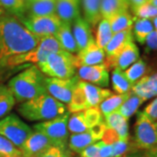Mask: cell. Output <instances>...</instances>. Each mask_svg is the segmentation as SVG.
<instances>
[{"label": "cell", "instance_id": "6da1fadb", "mask_svg": "<svg viewBox=\"0 0 157 157\" xmlns=\"http://www.w3.org/2000/svg\"><path fill=\"white\" fill-rule=\"evenodd\" d=\"M39 39L17 17L6 13L0 16V79L7 73V61L34 49Z\"/></svg>", "mask_w": 157, "mask_h": 157}, {"label": "cell", "instance_id": "7a4b0ae2", "mask_svg": "<svg viewBox=\"0 0 157 157\" xmlns=\"http://www.w3.org/2000/svg\"><path fill=\"white\" fill-rule=\"evenodd\" d=\"M8 87L16 101L25 102L37 96L47 94L45 76L38 66H31L17 73L8 82Z\"/></svg>", "mask_w": 157, "mask_h": 157}, {"label": "cell", "instance_id": "3957f363", "mask_svg": "<svg viewBox=\"0 0 157 157\" xmlns=\"http://www.w3.org/2000/svg\"><path fill=\"white\" fill-rule=\"evenodd\" d=\"M17 112L30 121H45L65 114L67 107L49 94H44L22 102Z\"/></svg>", "mask_w": 157, "mask_h": 157}, {"label": "cell", "instance_id": "277c9868", "mask_svg": "<svg viewBox=\"0 0 157 157\" xmlns=\"http://www.w3.org/2000/svg\"><path fill=\"white\" fill-rule=\"evenodd\" d=\"M38 67L50 78H70L75 76L78 67L76 55L61 51L50 54L45 61L38 64Z\"/></svg>", "mask_w": 157, "mask_h": 157}, {"label": "cell", "instance_id": "5b68a950", "mask_svg": "<svg viewBox=\"0 0 157 157\" xmlns=\"http://www.w3.org/2000/svg\"><path fill=\"white\" fill-rule=\"evenodd\" d=\"M70 113H66L59 117L35 124L33 129L45 135L52 142L53 146L67 148L69 138L67 123Z\"/></svg>", "mask_w": 157, "mask_h": 157}, {"label": "cell", "instance_id": "8992f818", "mask_svg": "<svg viewBox=\"0 0 157 157\" xmlns=\"http://www.w3.org/2000/svg\"><path fill=\"white\" fill-rule=\"evenodd\" d=\"M33 130L15 113L0 119V135L20 150Z\"/></svg>", "mask_w": 157, "mask_h": 157}, {"label": "cell", "instance_id": "52a82bcc", "mask_svg": "<svg viewBox=\"0 0 157 157\" xmlns=\"http://www.w3.org/2000/svg\"><path fill=\"white\" fill-rule=\"evenodd\" d=\"M23 25L29 31L39 38L54 36L61 25L62 21L57 14L45 16H30L20 18Z\"/></svg>", "mask_w": 157, "mask_h": 157}, {"label": "cell", "instance_id": "ba28073f", "mask_svg": "<svg viewBox=\"0 0 157 157\" xmlns=\"http://www.w3.org/2000/svg\"><path fill=\"white\" fill-rule=\"evenodd\" d=\"M135 142L138 148L143 150L157 145V130L155 122L147 117L143 112L137 113L135 125Z\"/></svg>", "mask_w": 157, "mask_h": 157}, {"label": "cell", "instance_id": "9c48e42d", "mask_svg": "<svg viewBox=\"0 0 157 157\" xmlns=\"http://www.w3.org/2000/svg\"><path fill=\"white\" fill-rule=\"evenodd\" d=\"M78 76L70 78H58L45 77V87L47 94L57 101L64 104H69L74 87L78 83Z\"/></svg>", "mask_w": 157, "mask_h": 157}, {"label": "cell", "instance_id": "30bf717a", "mask_svg": "<svg viewBox=\"0 0 157 157\" xmlns=\"http://www.w3.org/2000/svg\"><path fill=\"white\" fill-rule=\"evenodd\" d=\"M107 66L102 63L95 66L80 67L78 68V79L95 85L100 87H107L109 85V72Z\"/></svg>", "mask_w": 157, "mask_h": 157}, {"label": "cell", "instance_id": "8fae6325", "mask_svg": "<svg viewBox=\"0 0 157 157\" xmlns=\"http://www.w3.org/2000/svg\"><path fill=\"white\" fill-rule=\"evenodd\" d=\"M133 40H134V35H133L132 29L125 30V31L120 32L113 35L112 39H110L109 43L104 49L105 54L107 57L104 64L107 66L108 69L112 68L113 62L118 56V54L129 42Z\"/></svg>", "mask_w": 157, "mask_h": 157}, {"label": "cell", "instance_id": "7c38bea8", "mask_svg": "<svg viewBox=\"0 0 157 157\" xmlns=\"http://www.w3.org/2000/svg\"><path fill=\"white\" fill-rule=\"evenodd\" d=\"M52 146V142L45 135L33 131L24 143L20 151L23 157H39Z\"/></svg>", "mask_w": 157, "mask_h": 157}, {"label": "cell", "instance_id": "4fadbf2b", "mask_svg": "<svg viewBox=\"0 0 157 157\" xmlns=\"http://www.w3.org/2000/svg\"><path fill=\"white\" fill-rule=\"evenodd\" d=\"M76 58L79 68L80 67L95 66L104 63L106 54L104 50L96 44L95 39L93 38L84 49L78 51Z\"/></svg>", "mask_w": 157, "mask_h": 157}, {"label": "cell", "instance_id": "5bb4252c", "mask_svg": "<svg viewBox=\"0 0 157 157\" xmlns=\"http://www.w3.org/2000/svg\"><path fill=\"white\" fill-rule=\"evenodd\" d=\"M139 59H140L139 48L137 47V45H135L133 40L129 42L118 54V56L113 62L112 68H119L121 71H125Z\"/></svg>", "mask_w": 157, "mask_h": 157}, {"label": "cell", "instance_id": "9a60e30c", "mask_svg": "<svg viewBox=\"0 0 157 157\" xmlns=\"http://www.w3.org/2000/svg\"><path fill=\"white\" fill-rule=\"evenodd\" d=\"M131 91L145 101L157 96V73L151 76H143L134 84Z\"/></svg>", "mask_w": 157, "mask_h": 157}, {"label": "cell", "instance_id": "2e32d148", "mask_svg": "<svg viewBox=\"0 0 157 157\" xmlns=\"http://www.w3.org/2000/svg\"><path fill=\"white\" fill-rule=\"evenodd\" d=\"M80 0H56V14L62 22L72 23L80 16Z\"/></svg>", "mask_w": 157, "mask_h": 157}, {"label": "cell", "instance_id": "e0dca14e", "mask_svg": "<svg viewBox=\"0 0 157 157\" xmlns=\"http://www.w3.org/2000/svg\"><path fill=\"white\" fill-rule=\"evenodd\" d=\"M82 89L84 91L86 100L87 103V107H99L101 102L105 101L107 98L113 94L110 90L105 89L95 85L90 84L82 80H79Z\"/></svg>", "mask_w": 157, "mask_h": 157}, {"label": "cell", "instance_id": "ac0fdd59", "mask_svg": "<svg viewBox=\"0 0 157 157\" xmlns=\"http://www.w3.org/2000/svg\"><path fill=\"white\" fill-rule=\"evenodd\" d=\"M73 34L77 43L78 50L84 49L88 45L89 41L93 39L91 26L84 17L78 16L73 22Z\"/></svg>", "mask_w": 157, "mask_h": 157}, {"label": "cell", "instance_id": "d6986e66", "mask_svg": "<svg viewBox=\"0 0 157 157\" xmlns=\"http://www.w3.org/2000/svg\"><path fill=\"white\" fill-rule=\"evenodd\" d=\"M70 23L62 22L60 27L57 31L54 37L58 40L61 48L70 53H78V47L73 37Z\"/></svg>", "mask_w": 157, "mask_h": 157}, {"label": "cell", "instance_id": "ffe728a7", "mask_svg": "<svg viewBox=\"0 0 157 157\" xmlns=\"http://www.w3.org/2000/svg\"><path fill=\"white\" fill-rule=\"evenodd\" d=\"M30 16H45L56 13V0H25Z\"/></svg>", "mask_w": 157, "mask_h": 157}, {"label": "cell", "instance_id": "44dd1931", "mask_svg": "<svg viewBox=\"0 0 157 157\" xmlns=\"http://www.w3.org/2000/svg\"><path fill=\"white\" fill-rule=\"evenodd\" d=\"M104 121L107 124V127L116 131L120 140L128 141V122L120 113L114 112L104 116Z\"/></svg>", "mask_w": 157, "mask_h": 157}, {"label": "cell", "instance_id": "7402d4cb", "mask_svg": "<svg viewBox=\"0 0 157 157\" xmlns=\"http://www.w3.org/2000/svg\"><path fill=\"white\" fill-rule=\"evenodd\" d=\"M128 0H101V18L110 19L120 12L128 11Z\"/></svg>", "mask_w": 157, "mask_h": 157}, {"label": "cell", "instance_id": "603a6c76", "mask_svg": "<svg viewBox=\"0 0 157 157\" xmlns=\"http://www.w3.org/2000/svg\"><path fill=\"white\" fill-rule=\"evenodd\" d=\"M101 0H82L84 18L90 26L94 27L101 20Z\"/></svg>", "mask_w": 157, "mask_h": 157}, {"label": "cell", "instance_id": "cb8c5ba5", "mask_svg": "<svg viewBox=\"0 0 157 157\" xmlns=\"http://www.w3.org/2000/svg\"><path fill=\"white\" fill-rule=\"evenodd\" d=\"M96 142V140L88 131L80 134H72L68 138V147L70 150L80 154L86 147Z\"/></svg>", "mask_w": 157, "mask_h": 157}, {"label": "cell", "instance_id": "d4e9b609", "mask_svg": "<svg viewBox=\"0 0 157 157\" xmlns=\"http://www.w3.org/2000/svg\"><path fill=\"white\" fill-rule=\"evenodd\" d=\"M155 30L151 19L135 17L134 32L133 35L135 39L140 45H144L147 37Z\"/></svg>", "mask_w": 157, "mask_h": 157}, {"label": "cell", "instance_id": "484cf974", "mask_svg": "<svg viewBox=\"0 0 157 157\" xmlns=\"http://www.w3.org/2000/svg\"><path fill=\"white\" fill-rule=\"evenodd\" d=\"M131 92V91H130ZM130 92L122 94H112L107 98L103 102L99 105V108L101 110L103 116H107L110 113L117 112L120 107L123 104V102L128 98Z\"/></svg>", "mask_w": 157, "mask_h": 157}, {"label": "cell", "instance_id": "4316f807", "mask_svg": "<svg viewBox=\"0 0 157 157\" xmlns=\"http://www.w3.org/2000/svg\"><path fill=\"white\" fill-rule=\"evenodd\" d=\"M108 20L110 22L113 33L114 34L125 30L132 29L135 22V17L130 15L128 11H126L118 13Z\"/></svg>", "mask_w": 157, "mask_h": 157}, {"label": "cell", "instance_id": "83f0119b", "mask_svg": "<svg viewBox=\"0 0 157 157\" xmlns=\"http://www.w3.org/2000/svg\"><path fill=\"white\" fill-rule=\"evenodd\" d=\"M86 108H88V107L86 100V96L80 82L78 80L73 90L71 101L67 106V110L69 113H77L84 111Z\"/></svg>", "mask_w": 157, "mask_h": 157}, {"label": "cell", "instance_id": "f1b7e54d", "mask_svg": "<svg viewBox=\"0 0 157 157\" xmlns=\"http://www.w3.org/2000/svg\"><path fill=\"white\" fill-rule=\"evenodd\" d=\"M16 104V99L8 86L0 85V119L6 117Z\"/></svg>", "mask_w": 157, "mask_h": 157}, {"label": "cell", "instance_id": "f546056e", "mask_svg": "<svg viewBox=\"0 0 157 157\" xmlns=\"http://www.w3.org/2000/svg\"><path fill=\"white\" fill-rule=\"evenodd\" d=\"M112 86L113 89L117 94L129 93L133 87V84L125 76L124 71L120 70L119 68H114L113 71Z\"/></svg>", "mask_w": 157, "mask_h": 157}, {"label": "cell", "instance_id": "4dcf8cb0", "mask_svg": "<svg viewBox=\"0 0 157 157\" xmlns=\"http://www.w3.org/2000/svg\"><path fill=\"white\" fill-rule=\"evenodd\" d=\"M143 102H145L144 100H142L140 97L136 95L131 91L128 98L124 101L123 104L120 107L117 112L120 113L124 118L128 120L134 113L137 112L138 108Z\"/></svg>", "mask_w": 157, "mask_h": 157}, {"label": "cell", "instance_id": "1f68e13d", "mask_svg": "<svg viewBox=\"0 0 157 157\" xmlns=\"http://www.w3.org/2000/svg\"><path fill=\"white\" fill-rule=\"evenodd\" d=\"M113 33L110 22L108 19L101 18L98 24L97 33H96V44L101 47V49H105L110 39H112Z\"/></svg>", "mask_w": 157, "mask_h": 157}, {"label": "cell", "instance_id": "d6a6232c", "mask_svg": "<svg viewBox=\"0 0 157 157\" xmlns=\"http://www.w3.org/2000/svg\"><path fill=\"white\" fill-rule=\"evenodd\" d=\"M0 5L7 14L22 18L26 12L25 0H0Z\"/></svg>", "mask_w": 157, "mask_h": 157}, {"label": "cell", "instance_id": "836d02e7", "mask_svg": "<svg viewBox=\"0 0 157 157\" xmlns=\"http://www.w3.org/2000/svg\"><path fill=\"white\" fill-rule=\"evenodd\" d=\"M147 72V64L142 59H139L137 61L131 65L128 69L124 71L125 76L133 84L136 83L142 78Z\"/></svg>", "mask_w": 157, "mask_h": 157}, {"label": "cell", "instance_id": "e575fe53", "mask_svg": "<svg viewBox=\"0 0 157 157\" xmlns=\"http://www.w3.org/2000/svg\"><path fill=\"white\" fill-rule=\"evenodd\" d=\"M67 128L68 131L72 134H80L88 131V128L85 123L83 111L73 113L72 116H69Z\"/></svg>", "mask_w": 157, "mask_h": 157}, {"label": "cell", "instance_id": "d590c367", "mask_svg": "<svg viewBox=\"0 0 157 157\" xmlns=\"http://www.w3.org/2000/svg\"><path fill=\"white\" fill-rule=\"evenodd\" d=\"M22 153L6 137L0 135V157L21 156ZM23 156V155H22Z\"/></svg>", "mask_w": 157, "mask_h": 157}, {"label": "cell", "instance_id": "8d00e7d4", "mask_svg": "<svg viewBox=\"0 0 157 157\" xmlns=\"http://www.w3.org/2000/svg\"><path fill=\"white\" fill-rule=\"evenodd\" d=\"M83 116H84L85 123L88 128L94 126L95 124L101 122V121H103L102 113H101L99 107L86 108V110L83 111Z\"/></svg>", "mask_w": 157, "mask_h": 157}, {"label": "cell", "instance_id": "74e56055", "mask_svg": "<svg viewBox=\"0 0 157 157\" xmlns=\"http://www.w3.org/2000/svg\"><path fill=\"white\" fill-rule=\"evenodd\" d=\"M136 17L139 18H146V19H153L157 17V7L153 6L150 3H146L141 6L138 9L134 11Z\"/></svg>", "mask_w": 157, "mask_h": 157}, {"label": "cell", "instance_id": "f35d334b", "mask_svg": "<svg viewBox=\"0 0 157 157\" xmlns=\"http://www.w3.org/2000/svg\"><path fill=\"white\" fill-rule=\"evenodd\" d=\"M39 157H71L67 148H61L59 147L52 146L42 154Z\"/></svg>", "mask_w": 157, "mask_h": 157}, {"label": "cell", "instance_id": "ab89813d", "mask_svg": "<svg viewBox=\"0 0 157 157\" xmlns=\"http://www.w3.org/2000/svg\"><path fill=\"white\" fill-rule=\"evenodd\" d=\"M106 128H107V124L104 121V119H103V121H101V122L95 124L94 126L88 128V132L95 139L96 141H99L101 140Z\"/></svg>", "mask_w": 157, "mask_h": 157}, {"label": "cell", "instance_id": "60d3db41", "mask_svg": "<svg viewBox=\"0 0 157 157\" xmlns=\"http://www.w3.org/2000/svg\"><path fill=\"white\" fill-rule=\"evenodd\" d=\"M113 157H122L128 149V141L118 140L112 144Z\"/></svg>", "mask_w": 157, "mask_h": 157}, {"label": "cell", "instance_id": "b9f144b4", "mask_svg": "<svg viewBox=\"0 0 157 157\" xmlns=\"http://www.w3.org/2000/svg\"><path fill=\"white\" fill-rule=\"evenodd\" d=\"M80 157H101L100 154V143L96 141L86 147L80 154Z\"/></svg>", "mask_w": 157, "mask_h": 157}, {"label": "cell", "instance_id": "7bdbcfd3", "mask_svg": "<svg viewBox=\"0 0 157 157\" xmlns=\"http://www.w3.org/2000/svg\"><path fill=\"white\" fill-rule=\"evenodd\" d=\"M101 140H102L106 144L112 145L114 142H116L118 140H120V137H119V135H118V134L116 133L115 130H113V128H110L107 127V128L105 130V132H104L103 136H102Z\"/></svg>", "mask_w": 157, "mask_h": 157}, {"label": "cell", "instance_id": "ee69618b", "mask_svg": "<svg viewBox=\"0 0 157 157\" xmlns=\"http://www.w3.org/2000/svg\"><path fill=\"white\" fill-rule=\"evenodd\" d=\"M143 113L153 122H157V98L145 107Z\"/></svg>", "mask_w": 157, "mask_h": 157}, {"label": "cell", "instance_id": "f6af8a7d", "mask_svg": "<svg viewBox=\"0 0 157 157\" xmlns=\"http://www.w3.org/2000/svg\"><path fill=\"white\" fill-rule=\"evenodd\" d=\"M147 51L157 52V31L154 30L147 37L145 44Z\"/></svg>", "mask_w": 157, "mask_h": 157}, {"label": "cell", "instance_id": "bcb514c9", "mask_svg": "<svg viewBox=\"0 0 157 157\" xmlns=\"http://www.w3.org/2000/svg\"><path fill=\"white\" fill-rule=\"evenodd\" d=\"M100 143V154L101 157H113L112 145L106 144L102 140H99Z\"/></svg>", "mask_w": 157, "mask_h": 157}, {"label": "cell", "instance_id": "7dc6e473", "mask_svg": "<svg viewBox=\"0 0 157 157\" xmlns=\"http://www.w3.org/2000/svg\"><path fill=\"white\" fill-rule=\"evenodd\" d=\"M129 2V6L131 7L133 12L138 9L139 7H140L141 6L145 5L146 3L148 2V0H128Z\"/></svg>", "mask_w": 157, "mask_h": 157}, {"label": "cell", "instance_id": "c3c4849f", "mask_svg": "<svg viewBox=\"0 0 157 157\" xmlns=\"http://www.w3.org/2000/svg\"><path fill=\"white\" fill-rule=\"evenodd\" d=\"M144 154L147 157H157V145L144 150Z\"/></svg>", "mask_w": 157, "mask_h": 157}, {"label": "cell", "instance_id": "681fc988", "mask_svg": "<svg viewBox=\"0 0 157 157\" xmlns=\"http://www.w3.org/2000/svg\"><path fill=\"white\" fill-rule=\"evenodd\" d=\"M125 157H147L144 154V152L140 153V152H135V153H132L129 154L128 155H126Z\"/></svg>", "mask_w": 157, "mask_h": 157}, {"label": "cell", "instance_id": "f907efd6", "mask_svg": "<svg viewBox=\"0 0 157 157\" xmlns=\"http://www.w3.org/2000/svg\"><path fill=\"white\" fill-rule=\"evenodd\" d=\"M152 23L154 25V27L155 28V31H157V17L152 19Z\"/></svg>", "mask_w": 157, "mask_h": 157}, {"label": "cell", "instance_id": "816d5d0a", "mask_svg": "<svg viewBox=\"0 0 157 157\" xmlns=\"http://www.w3.org/2000/svg\"><path fill=\"white\" fill-rule=\"evenodd\" d=\"M148 3H150L153 6H156L157 7V0H148Z\"/></svg>", "mask_w": 157, "mask_h": 157}, {"label": "cell", "instance_id": "f5cc1de1", "mask_svg": "<svg viewBox=\"0 0 157 157\" xmlns=\"http://www.w3.org/2000/svg\"><path fill=\"white\" fill-rule=\"evenodd\" d=\"M6 12H5V11H4V9L2 8V6H1V5H0V16L1 15H3V14H5Z\"/></svg>", "mask_w": 157, "mask_h": 157}, {"label": "cell", "instance_id": "db71d44e", "mask_svg": "<svg viewBox=\"0 0 157 157\" xmlns=\"http://www.w3.org/2000/svg\"><path fill=\"white\" fill-rule=\"evenodd\" d=\"M155 128H156V130H157V123H155Z\"/></svg>", "mask_w": 157, "mask_h": 157}, {"label": "cell", "instance_id": "11a10c76", "mask_svg": "<svg viewBox=\"0 0 157 157\" xmlns=\"http://www.w3.org/2000/svg\"><path fill=\"white\" fill-rule=\"evenodd\" d=\"M9 157H23V156L21 155V156H9Z\"/></svg>", "mask_w": 157, "mask_h": 157}, {"label": "cell", "instance_id": "9f6ffc18", "mask_svg": "<svg viewBox=\"0 0 157 157\" xmlns=\"http://www.w3.org/2000/svg\"><path fill=\"white\" fill-rule=\"evenodd\" d=\"M155 123H157V122H155Z\"/></svg>", "mask_w": 157, "mask_h": 157}]
</instances>
